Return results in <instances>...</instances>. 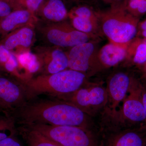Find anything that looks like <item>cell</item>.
<instances>
[{"mask_svg":"<svg viewBox=\"0 0 146 146\" xmlns=\"http://www.w3.org/2000/svg\"><path fill=\"white\" fill-rule=\"evenodd\" d=\"M142 34H143V35L144 36V37L146 38V30L143 31V33H142Z\"/></svg>","mask_w":146,"mask_h":146,"instance_id":"31","label":"cell"},{"mask_svg":"<svg viewBox=\"0 0 146 146\" xmlns=\"http://www.w3.org/2000/svg\"><path fill=\"white\" fill-rule=\"evenodd\" d=\"M133 80L127 73L119 72L112 75L106 88L107 106L112 116L117 115L118 109L127 96Z\"/></svg>","mask_w":146,"mask_h":146,"instance_id":"8","label":"cell"},{"mask_svg":"<svg viewBox=\"0 0 146 146\" xmlns=\"http://www.w3.org/2000/svg\"><path fill=\"white\" fill-rule=\"evenodd\" d=\"M16 131L20 133L28 146H62L36 131L24 126L18 128Z\"/></svg>","mask_w":146,"mask_h":146,"instance_id":"15","label":"cell"},{"mask_svg":"<svg viewBox=\"0 0 146 146\" xmlns=\"http://www.w3.org/2000/svg\"><path fill=\"white\" fill-rule=\"evenodd\" d=\"M59 99L72 104L88 115L94 114L107 104L106 88L99 84L82 86L75 92Z\"/></svg>","mask_w":146,"mask_h":146,"instance_id":"5","label":"cell"},{"mask_svg":"<svg viewBox=\"0 0 146 146\" xmlns=\"http://www.w3.org/2000/svg\"><path fill=\"white\" fill-rule=\"evenodd\" d=\"M141 28L143 31L146 30V21H144L141 24Z\"/></svg>","mask_w":146,"mask_h":146,"instance_id":"30","label":"cell"},{"mask_svg":"<svg viewBox=\"0 0 146 146\" xmlns=\"http://www.w3.org/2000/svg\"><path fill=\"white\" fill-rule=\"evenodd\" d=\"M144 43H145V44H146V40H145V42H144Z\"/></svg>","mask_w":146,"mask_h":146,"instance_id":"33","label":"cell"},{"mask_svg":"<svg viewBox=\"0 0 146 146\" xmlns=\"http://www.w3.org/2000/svg\"><path fill=\"white\" fill-rule=\"evenodd\" d=\"M72 24L73 27L77 30L91 35L97 29L98 20L75 16Z\"/></svg>","mask_w":146,"mask_h":146,"instance_id":"19","label":"cell"},{"mask_svg":"<svg viewBox=\"0 0 146 146\" xmlns=\"http://www.w3.org/2000/svg\"><path fill=\"white\" fill-rule=\"evenodd\" d=\"M99 146H145L141 133L131 129H110L104 133Z\"/></svg>","mask_w":146,"mask_h":146,"instance_id":"11","label":"cell"},{"mask_svg":"<svg viewBox=\"0 0 146 146\" xmlns=\"http://www.w3.org/2000/svg\"><path fill=\"white\" fill-rule=\"evenodd\" d=\"M11 12V7L8 3L0 0V20L8 16Z\"/></svg>","mask_w":146,"mask_h":146,"instance_id":"26","label":"cell"},{"mask_svg":"<svg viewBox=\"0 0 146 146\" xmlns=\"http://www.w3.org/2000/svg\"><path fill=\"white\" fill-rule=\"evenodd\" d=\"M49 60L45 61V74H56L68 68V55L60 50H54L52 52Z\"/></svg>","mask_w":146,"mask_h":146,"instance_id":"16","label":"cell"},{"mask_svg":"<svg viewBox=\"0 0 146 146\" xmlns=\"http://www.w3.org/2000/svg\"><path fill=\"white\" fill-rule=\"evenodd\" d=\"M141 88L142 101H143V104L146 116V85L141 84Z\"/></svg>","mask_w":146,"mask_h":146,"instance_id":"29","label":"cell"},{"mask_svg":"<svg viewBox=\"0 0 146 146\" xmlns=\"http://www.w3.org/2000/svg\"><path fill=\"white\" fill-rule=\"evenodd\" d=\"M0 112H1V111H0Z\"/></svg>","mask_w":146,"mask_h":146,"instance_id":"37","label":"cell"},{"mask_svg":"<svg viewBox=\"0 0 146 146\" xmlns=\"http://www.w3.org/2000/svg\"><path fill=\"white\" fill-rule=\"evenodd\" d=\"M19 64L17 58L12 53L8 61L3 65L1 68L8 72L16 74V70Z\"/></svg>","mask_w":146,"mask_h":146,"instance_id":"22","label":"cell"},{"mask_svg":"<svg viewBox=\"0 0 146 146\" xmlns=\"http://www.w3.org/2000/svg\"><path fill=\"white\" fill-rule=\"evenodd\" d=\"M74 13L75 16L97 20L96 18L91 9L86 7H79L76 9Z\"/></svg>","mask_w":146,"mask_h":146,"instance_id":"23","label":"cell"},{"mask_svg":"<svg viewBox=\"0 0 146 146\" xmlns=\"http://www.w3.org/2000/svg\"><path fill=\"white\" fill-rule=\"evenodd\" d=\"M45 34L46 39L50 44L64 48H72L89 42L91 35L78 31L65 23L50 25L45 31Z\"/></svg>","mask_w":146,"mask_h":146,"instance_id":"6","label":"cell"},{"mask_svg":"<svg viewBox=\"0 0 146 146\" xmlns=\"http://www.w3.org/2000/svg\"><path fill=\"white\" fill-rule=\"evenodd\" d=\"M43 14L48 20L57 22L65 19L67 12L61 0H50L44 9Z\"/></svg>","mask_w":146,"mask_h":146,"instance_id":"17","label":"cell"},{"mask_svg":"<svg viewBox=\"0 0 146 146\" xmlns=\"http://www.w3.org/2000/svg\"><path fill=\"white\" fill-rule=\"evenodd\" d=\"M87 114L68 102L59 99H35L6 116L22 126L35 124L75 126L88 128Z\"/></svg>","mask_w":146,"mask_h":146,"instance_id":"1","label":"cell"},{"mask_svg":"<svg viewBox=\"0 0 146 146\" xmlns=\"http://www.w3.org/2000/svg\"><path fill=\"white\" fill-rule=\"evenodd\" d=\"M33 35V30L28 27H25L9 33L3 38L1 43L10 51L18 46L27 48L31 44Z\"/></svg>","mask_w":146,"mask_h":146,"instance_id":"13","label":"cell"},{"mask_svg":"<svg viewBox=\"0 0 146 146\" xmlns=\"http://www.w3.org/2000/svg\"><path fill=\"white\" fill-rule=\"evenodd\" d=\"M0 146H22L21 143L15 137L11 135L0 141Z\"/></svg>","mask_w":146,"mask_h":146,"instance_id":"25","label":"cell"},{"mask_svg":"<svg viewBox=\"0 0 146 146\" xmlns=\"http://www.w3.org/2000/svg\"><path fill=\"white\" fill-rule=\"evenodd\" d=\"M95 45L87 42L72 48L69 54L68 68L84 73L94 68H100L97 59H94Z\"/></svg>","mask_w":146,"mask_h":146,"instance_id":"10","label":"cell"},{"mask_svg":"<svg viewBox=\"0 0 146 146\" xmlns=\"http://www.w3.org/2000/svg\"><path fill=\"white\" fill-rule=\"evenodd\" d=\"M86 80L84 73L69 69L26 79L21 84L28 101L43 94L62 98L82 87Z\"/></svg>","mask_w":146,"mask_h":146,"instance_id":"2","label":"cell"},{"mask_svg":"<svg viewBox=\"0 0 146 146\" xmlns=\"http://www.w3.org/2000/svg\"><path fill=\"white\" fill-rule=\"evenodd\" d=\"M14 124L13 121L8 117L5 120L0 121V141L11 136L5 133V130L9 131L13 133H16V131L14 129Z\"/></svg>","mask_w":146,"mask_h":146,"instance_id":"20","label":"cell"},{"mask_svg":"<svg viewBox=\"0 0 146 146\" xmlns=\"http://www.w3.org/2000/svg\"><path fill=\"white\" fill-rule=\"evenodd\" d=\"M22 84L0 76V111L7 116L23 106L27 102Z\"/></svg>","mask_w":146,"mask_h":146,"instance_id":"7","label":"cell"},{"mask_svg":"<svg viewBox=\"0 0 146 146\" xmlns=\"http://www.w3.org/2000/svg\"><path fill=\"white\" fill-rule=\"evenodd\" d=\"M117 1H121V0H117Z\"/></svg>","mask_w":146,"mask_h":146,"instance_id":"34","label":"cell"},{"mask_svg":"<svg viewBox=\"0 0 146 146\" xmlns=\"http://www.w3.org/2000/svg\"><path fill=\"white\" fill-rule=\"evenodd\" d=\"M12 53L2 44H0V68L9 60Z\"/></svg>","mask_w":146,"mask_h":146,"instance_id":"24","label":"cell"},{"mask_svg":"<svg viewBox=\"0 0 146 146\" xmlns=\"http://www.w3.org/2000/svg\"><path fill=\"white\" fill-rule=\"evenodd\" d=\"M122 45L111 42L101 49L97 58L100 68L114 67L123 60L127 50Z\"/></svg>","mask_w":146,"mask_h":146,"instance_id":"12","label":"cell"},{"mask_svg":"<svg viewBox=\"0 0 146 146\" xmlns=\"http://www.w3.org/2000/svg\"><path fill=\"white\" fill-rule=\"evenodd\" d=\"M109 1H111V0H109Z\"/></svg>","mask_w":146,"mask_h":146,"instance_id":"36","label":"cell"},{"mask_svg":"<svg viewBox=\"0 0 146 146\" xmlns=\"http://www.w3.org/2000/svg\"><path fill=\"white\" fill-rule=\"evenodd\" d=\"M136 10L140 13H144L146 12V0H141Z\"/></svg>","mask_w":146,"mask_h":146,"instance_id":"28","label":"cell"},{"mask_svg":"<svg viewBox=\"0 0 146 146\" xmlns=\"http://www.w3.org/2000/svg\"><path fill=\"white\" fill-rule=\"evenodd\" d=\"M30 18V13L28 11L11 12L8 16L0 20V37L4 38L19 26L27 23Z\"/></svg>","mask_w":146,"mask_h":146,"instance_id":"14","label":"cell"},{"mask_svg":"<svg viewBox=\"0 0 146 146\" xmlns=\"http://www.w3.org/2000/svg\"><path fill=\"white\" fill-rule=\"evenodd\" d=\"M102 27L111 42L118 44L130 42L137 33L136 22L124 11H112L104 16Z\"/></svg>","mask_w":146,"mask_h":146,"instance_id":"4","label":"cell"},{"mask_svg":"<svg viewBox=\"0 0 146 146\" xmlns=\"http://www.w3.org/2000/svg\"><path fill=\"white\" fill-rule=\"evenodd\" d=\"M133 61L137 65L144 64L146 62V44L141 43L136 48Z\"/></svg>","mask_w":146,"mask_h":146,"instance_id":"21","label":"cell"},{"mask_svg":"<svg viewBox=\"0 0 146 146\" xmlns=\"http://www.w3.org/2000/svg\"><path fill=\"white\" fill-rule=\"evenodd\" d=\"M24 126L36 131L62 146H99V144L94 133L86 128L46 124Z\"/></svg>","mask_w":146,"mask_h":146,"instance_id":"3","label":"cell"},{"mask_svg":"<svg viewBox=\"0 0 146 146\" xmlns=\"http://www.w3.org/2000/svg\"><path fill=\"white\" fill-rule=\"evenodd\" d=\"M129 1H134V0H129Z\"/></svg>","mask_w":146,"mask_h":146,"instance_id":"35","label":"cell"},{"mask_svg":"<svg viewBox=\"0 0 146 146\" xmlns=\"http://www.w3.org/2000/svg\"><path fill=\"white\" fill-rule=\"evenodd\" d=\"M17 59L19 64L30 73L36 72L39 71L41 67L40 62L36 56L30 52L20 54Z\"/></svg>","mask_w":146,"mask_h":146,"instance_id":"18","label":"cell"},{"mask_svg":"<svg viewBox=\"0 0 146 146\" xmlns=\"http://www.w3.org/2000/svg\"><path fill=\"white\" fill-rule=\"evenodd\" d=\"M145 66H144V71H145V74L146 75V62L144 64Z\"/></svg>","mask_w":146,"mask_h":146,"instance_id":"32","label":"cell"},{"mask_svg":"<svg viewBox=\"0 0 146 146\" xmlns=\"http://www.w3.org/2000/svg\"><path fill=\"white\" fill-rule=\"evenodd\" d=\"M121 112L125 121L132 123L146 121V113L141 95V84L133 80L127 96L123 102Z\"/></svg>","mask_w":146,"mask_h":146,"instance_id":"9","label":"cell"},{"mask_svg":"<svg viewBox=\"0 0 146 146\" xmlns=\"http://www.w3.org/2000/svg\"></svg>","mask_w":146,"mask_h":146,"instance_id":"38","label":"cell"},{"mask_svg":"<svg viewBox=\"0 0 146 146\" xmlns=\"http://www.w3.org/2000/svg\"><path fill=\"white\" fill-rule=\"evenodd\" d=\"M43 0H26L28 8L31 11H35L38 9Z\"/></svg>","mask_w":146,"mask_h":146,"instance_id":"27","label":"cell"}]
</instances>
